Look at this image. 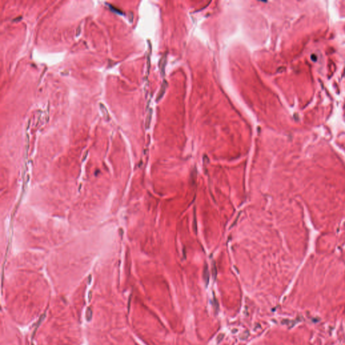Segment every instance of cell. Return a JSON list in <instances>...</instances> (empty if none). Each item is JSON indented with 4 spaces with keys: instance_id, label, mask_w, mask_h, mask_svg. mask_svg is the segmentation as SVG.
I'll return each instance as SVG.
<instances>
[{
    "instance_id": "cell-1",
    "label": "cell",
    "mask_w": 345,
    "mask_h": 345,
    "mask_svg": "<svg viewBox=\"0 0 345 345\" xmlns=\"http://www.w3.org/2000/svg\"><path fill=\"white\" fill-rule=\"evenodd\" d=\"M167 86H168V83H167V82L166 80H164L163 84H162L161 87V89H160V90H159V94H158V96H157V102L159 101V100H161V99L162 98V97L163 96V95L165 94V91H166V90H167Z\"/></svg>"
},
{
    "instance_id": "cell-5",
    "label": "cell",
    "mask_w": 345,
    "mask_h": 345,
    "mask_svg": "<svg viewBox=\"0 0 345 345\" xmlns=\"http://www.w3.org/2000/svg\"><path fill=\"white\" fill-rule=\"evenodd\" d=\"M311 59H312V60L313 61V62H316V61H317L318 58L315 54H313V55H311Z\"/></svg>"
},
{
    "instance_id": "cell-6",
    "label": "cell",
    "mask_w": 345,
    "mask_h": 345,
    "mask_svg": "<svg viewBox=\"0 0 345 345\" xmlns=\"http://www.w3.org/2000/svg\"><path fill=\"white\" fill-rule=\"evenodd\" d=\"M111 9H113V11H115V12H117V13H119V14H122V12H121V11H120V10H119V9H116V8H115V7H111Z\"/></svg>"
},
{
    "instance_id": "cell-4",
    "label": "cell",
    "mask_w": 345,
    "mask_h": 345,
    "mask_svg": "<svg viewBox=\"0 0 345 345\" xmlns=\"http://www.w3.org/2000/svg\"><path fill=\"white\" fill-rule=\"evenodd\" d=\"M81 32V26H79L77 28V30H76V36H79Z\"/></svg>"
},
{
    "instance_id": "cell-2",
    "label": "cell",
    "mask_w": 345,
    "mask_h": 345,
    "mask_svg": "<svg viewBox=\"0 0 345 345\" xmlns=\"http://www.w3.org/2000/svg\"><path fill=\"white\" fill-rule=\"evenodd\" d=\"M100 110H101V111L102 113V115H103V117L105 118L106 119H109V112H108V111L107 110V108L105 107L104 105H102V103H100Z\"/></svg>"
},
{
    "instance_id": "cell-3",
    "label": "cell",
    "mask_w": 345,
    "mask_h": 345,
    "mask_svg": "<svg viewBox=\"0 0 345 345\" xmlns=\"http://www.w3.org/2000/svg\"><path fill=\"white\" fill-rule=\"evenodd\" d=\"M152 115V110L150 109L149 111V113H148V114L147 117H146V128H148V127H150V122H151Z\"/></svg>"
}]
</instances>
